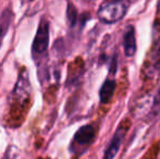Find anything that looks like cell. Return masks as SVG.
I'll use <instances>...</instances> for the list:
<instances>
[{
  "label": "cell",
  "mask_w": 160,
  "mask_h": 159,
  "mask_svg": "<svg viewBox=\"0 0 160 159\" xmlns=\"http://www.w3.org/2000/svg\"><path fill=\"white\" fill-rule=\"evenodd\" d=\"M4 159H14V156H11V155H10V152H8V154L6 155V157H4Z\"/></svg>",
  "instance_id": "11"
},
{
  "label": "cell",
  "mask_w": 160,
  "mask_h": 159,
  "mask_svg": "<svg viewBox=\"0 0 160 159\" xmlns=\"http://www.w3.org/2000/svg\"><path fill=\"white\" fill-rule=\"evenodd\" d=\"M117 60H112V64H113V66H117ZM114 70H116L117 71V69H114V68H112V69H110V72H114Z\"/></svg>",
  "instance_id": "10"
},
{
  "label": "cell",
  "mask_w": 160,
  "mask_h": 159,
  "mask_svg": "<svg viewBox=\"0 0 160 159\" xmlns=\"http://www.w3.org/2000/svg\"><path fill=\"white\" fill-rule=\"evenodd\" d=\"M125 131L123 127H119L118 130L116 131V133L113 134L111 141H110L109 145H108L107 149L105 151L103 154V159H113L116 157V155L119 153L121 146H122L123 140H124Z\"/></svg>",
  "instance_id": "5"
},
{
  "label": "cell",
  "mask_w": 160,
  "mask_h": 159,
  "mask_svg": "<svg viewBox=\"0 0 160 159\" xmlns=\"http://www.w3.org/2000/svg\"><path fill=\"white\" fill-rule=\"evenodd\" d=\"M31 94V84L30 79H28V71L24 69L19 75L17 83H15L14 91H13V95L19 102H24L28 99V96Z\"/></svg>",
  "instance_id": "3"
},
{
  "label": "cell",
  "mask_w": 160,
  "mask_h": 159,
  "mask_svg": "<svg viewBox=\"0 0 160 159\" xmlns=\"http://www.w3.org/2000/svg\"><path fill=\"white\" fill-rule=\"evenodd\" d=\"M130 2L128 1H105L99 6L97 15L102 23L111 24L120 21L127 14Z\"/></svg>",
  "instance_id": "1"
},
{
  "label": "cell",
  "mask_w": 160,
  "mask_h": 159,
  "mask_svg": "<svg viewBox=\"0 0 160 159\" xmlns=\"http://www.w3.org/2000/svg\"><path fill=\"white\" fill-rule=\"evenodd\" d=\"M13 20V12L10 9H4L3 12L0 15V47H1L2 40L4 38V35L7 34L9 27Z\"/></svg>",
  "instance_id": "8"
},
{
  "label": "cell",
  "mask_w": 160,
  "mask_h": 159,
  "mask_svg": "<svg viewBox=\"0 0 160 159\" xmlns=\"http://www.w3.org/2000/svg\"><path fill=\"white\" fill-rule=\"evenodd\" d=\"M96 132L92 125H83L82 127L78 130L73 138V146L75 145L76 147H87L93 143L95 138Z\"/></svg>",
  "instance_id": "4"
},
{
  "label": "cell",
  "mask_w": 160,
  "mask_h": 159,
  "mask_svg": "<svg viewBox=\"0 0 160 159\" xmlns=\"http://www.w3.org/2000/svg\"><path fill=\"white\" fill-rule=\"evenodd\" d=\"M116 91V81L114 79H107L101 85L99 91V100L101 104H107L110 102Z\"/></svg>",
  "instance_id": "7"
},
{
  "label": "cell",
  "mask_w": 160,
  "mask_h": 159,
  "mask_svg": "<svg viewBox=\"0 0 160 159\" xmlns=\"http://www.w3.org/2000/svg\"><path fill=\"white\" fill-rule=\"evenodd\" d=\"M136 36L133 25H128L123 34V49L127 57H133L136 52Z\"/></svg>",
  "instance_id": "6"
},
{
  "label": "cell",
  "mask_w": 160,
  "mask_h": 159,
  "mask_svg": "<svg viewBox=\"0 0 160 159\" xmlns=\"http://www.w3.org/2000/svg\"><path fill=\"white\" fill-rule=\"evenodd\" d=\"M67 14H68V20L70 22V25L73 26L76 22V19H78V12H76V9L73 7L72 3H69V7H68V11H67Z\"/></svg>",
  "instance_id": "9"
},
{
  "label": "cell",
  "mask_w": 160,
  "mask_h": 159,
  "mask_svg": "<svg viewBox=\"0 0 160 159\" xmlns=\"http://www.w3.org/2000/svg\"><path fill=\"white\" fill-rule=\"evenodd\" d=\"M49 46V23L46 19H42L33 42L32 50L34 53H44Z\"/></svg>",
  "instance_id": "2"
}]
</instances>
